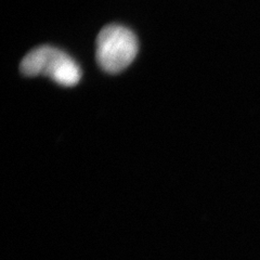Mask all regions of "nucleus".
I'll return each mask as SVG.
<instances>
[{"mask_svg": "<svg viewBox=\"0 0 260 260\" xmlns=\"http://www.w3.org/2000/svg\"><path fill=\"white\" fill-rule=\"evenodd\" d=\"M139 51L135 32L120 24L104 26L95 42V59L102 71L118 74L134 62Z\"/></svg>", "mask_w": 260, "mask_h": 260, "instance_id": "obj_2", "label": "nucleus"}, {"mask_svg": "<svg viewBox=\"0 0 260 260\" xmlns=\"http://www.w3.org/2000/svg\"><path fill=\"white\" fill-rule=\"evenodd\" d=\"M20 71L26 77L48 76L62 87H74L81 78L78 63L67 52L48 45L36 47L24 56Z\"/></svg>", "mask_w": 260, "mask_h": 260, "instance_id": "obj_1", "label": "nucleus"}]
</instances>
